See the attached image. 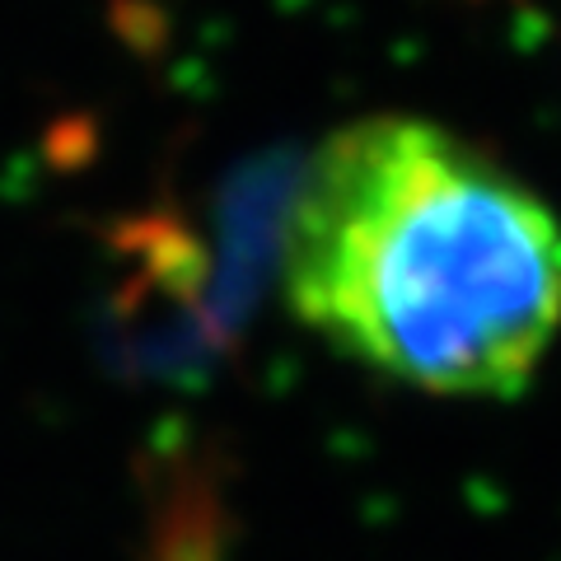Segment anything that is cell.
<instances>
[{
	"label": "cell",
	"instance_id": "1",
	"mask_svg": "<svg viewBox=\"0 0 561 561\" xmlns=\"http://www.w3.org/2000/svg\"><path fill=\"white\" fill-rule=\"evenodd\" d=\"M280 280L300 323L365 370L505 402L561 332V216L440 122L360 117L305 169Z\"/></svg>",
	"mask_w": 561,
	"mask_h": 561
}]
</instances>
